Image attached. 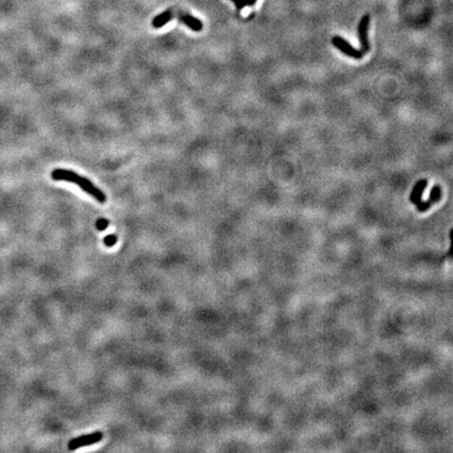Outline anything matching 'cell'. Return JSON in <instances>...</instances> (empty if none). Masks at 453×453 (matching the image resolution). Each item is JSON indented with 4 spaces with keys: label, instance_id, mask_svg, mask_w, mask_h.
<instances>
[{
    "label": "cell",
    "instance_id": "obj_1",
    "mask_svg": "<svg viewBox=\"0 0 453 453\" xmlns=\"http://www.w3.org/2000/svg\"><path fill=\"white\" fill-rule=\"evenodd\" d=\"M52 179L55 181H66V182L75 183L83 191H85L87 194L95 197L99 203L104 204L106 202V195L102 190L97 188L88 179L84 178V176H81L74 171L58 168V169H55V170H53Z\"/></svg>",
    "mask_w": 453,
    "mask_h": 453
},
{
    "label": "cell",
    "instance_id": "obj_2",
    "mask_svg": "<svg viewBox=\"0 0 453 453\" xmlns=\"http://www.w3.org/2000/svg\"><path fill=\"white\" fill-rule=\"evenodd\" d=\"M332 43L335 48H337L341 53H343L344 55H346L352 59L360 60L365 56V53L362 51L356 50L354 47H351L348 41L343 39L340 36L333 37Z\"/></svg>",
    "mask_w": 453,
    "mask_h": 453
},
{
    "label": "cell",
    "instance_id": "obj_3",
    "mask_svg": "<svg viewBox=\"0 0 453 453\" xmlns=\"http://www.w3.org/2000/svg\"><path fill=\"white\" fill-rule=\"evenodd\" d=\"M371 24V15H364V16L361 18L358 25V37H359V41L361 45V51H362L364 53H367L371 50V45H370V40H368V27H370Z\"/></svg>",
    "mask_w": 453,
    "mask_h": 453
},
{
    "label": "cell",
    "instance_id": "obj_4",
    "mask_svg": "<svg viewBox=\"0 0 453 453\" xmlns=\"http://www.w3.org/2000/svg\"><path fill=\"white\" fill-rule=\"evenodd\" d=\"M102 439H103V433L99 432V431L90 433V434L81 435L79 437H77V439H73L70 441V443H68V449L73 451V450H76L81 447L89 446V445H93V444L100 442Z\"/></svg>",
    "mask_w": 453,
    "mask_h": 453
},
{
    "label": "cell",
    "instance_id": "obj_5",
    "mask_svg": "<svg viewBox=\"0 0 453 453\" xmlns=\"http://www.w3.org/2000/svg\"><path fill=\"white\" fill-rule=\"evenodd\" d=\"M179 18L184 25L188 27L190 29L193 30V32H201L204 27L203 22L201 20H198L197 18H195L194 16H192V15L181 14Z\"/></svg>",
    "mask_w": 453,
    "mask_h": 453
},
{
    "label": "cell",
    "instance_id": "obj_6",
    "mask_svg": "<svg viewBox=\"0 0 453 453\" xmlns=\"http://www.w3.org/2000/svg\"><path fill=\"white\" fill-rule=\"evenodd\" d=\"M428 185V182L427 180H420L419 182H417L416 185H414L412 191H411V193H410V202L414 205H417L419 202L422 201V196H423V192L425 190V188L427 187Z\"/></svg>",
    "mask_w": 453,
    "mask_h": 453
},
{
    "label": "cell",
    "instance_id": "obj_7",
    "mask_svg": "<svg viewBox=\"0 0 453 453\" xmlns=\"http://www.w3.org/2000/svg\"><path fill=\"white\" fill-rule=\"evenodd\" d=\"M173 18V12L171 10H167L163 13L159 14L158 16H156L152 20V27L155 28H160L163 27L165 25H167L168 22H170Z\"/></svg>",
    "mask_w": 453,
    "mask_h": 453
},
{
    "label": "cell",
    "instance_id": "obj_8",
    "mask_svg": "<svg viewBox=\"0 0 453 453\" xmlns=\"http://www.w3.org/2000/svg\"><path fill=\"white\" fill-rule=\"evenodd\" d=\"M442 197V189L440 186H434L431 189V192H430V196H429V201L432 204L439 203L440 199Z\"/></svg>",
    "mask_w": 453,
    "mask_h": 453
},
{
    "label": "cell",
    "instance_id": "obj_9",
    "mask_svg": "<svg viewBox=\"0 0 453 453\" xmlns=\"http://www.w3.org/2000/svg\"><path fill=\"white\" fill-rule=\"evenodd\" d=\"M117 240H118V237L116 234H110V235H107L105 239H104V243L106 247H113L114 244L117 243Z\"/></svg>",
    "mask_w": 453,
    "mask_h": 453
},
{
    "label": "cell",
    "instance_id": "obj_10",
    "mask_svg": "<svg viewBox=\"0 0 453 453\" xmlns=\"http://www.w3.org/2000/svg\"><path fill=\"white\" fill-rule=\"evenodd\" d=\"M432 203L429 201V199H427V201H421L419 202L416 206H417V209L419 212H425L427 211L430 207H431Z\"/></svg>",
    "mask_w": 453,
    "mask_h": 453
},
{
    "label": "cell",
    "instance_id": "obj_11",
    "mask_svg": "<svg viewBox=\"0 0 453 453\" xmlns=\"http://www.w3.org/2000/svg\"><path fill=\"white\" fill-rule=\"evenodd\" d=\"M108 225H109V221L107 220L106 218H99L97 220L96 227H97V229L99 230V231H104V230H106V228L108 227Z\"/></svg>",
    "mask_w": 453,
    "mask_h": 453
},
{
    "label": "cell",
    "instance_id": "obj_12",
    "mask_svg": "<svg viewBox=\"0 0 453 453\" xmlns=\"http://www.w3.org/2000/svg\"><path fill=\"white\" fill-rule=\"evenodd\" d=\"M239 10H242L247 5V0H231Z\"/></svg>",
    "mask_w": 453,
    "mask_h": 453
},
{
    "label": "cell",
    "instance_id": "obj_13",
    "mask_svg": "<svg viewBox=\"0 0 453 453\" xmlns=\"http://www.w3.org/2000/svg\"><path fill=\"white\" fill-rule=\"evenodd\" d=\"M450 249H449V252H448V257L450 258H453V228L451 229V231H450Z\"/></svg>",
    "mask_w": 453,
    "mask_h": 453
},
{
    "label": "cell",
    "instance_id": "obj_14",
    "mask_svg": "<svg viewBox=\"0 0 453 453\" xmlns=\"http://www.w3.org/2000/svg\"><path fill=\"white\" fill-rule=\"evenodd\" d=\"M257 0H247V5L249 6H252V5H254L256 3Z\"/></svg>",
    "mask_w": 453,
    "mask_h": 453
}]
</instances>
